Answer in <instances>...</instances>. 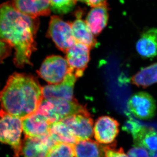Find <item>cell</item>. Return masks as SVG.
I'll use <instances>...</instances> for the list:
<instances>
[{
    "label": "cell",
    "instance_id": "cell-2",
    "mask_svg": "<svg viewBox=\"0 0 157 157\" xmlns=\"http://www.w3.org/2000/svg\"><path fill=\"white\" fill-rule=\"evenodd\" d=\"M43 99L42 88L33 77L14 73L0 92V113L22 119L36 112Z\"/></svg>",
    "mask_w": 157,
    "mask_h": 157
},
{
    "label": "cell",
    "instance_id": "cell-17",
    "mask_svg": "<svg viewBox=\"0 0 157 157\" xmlns=\"http://www.w3.org/2000/svg\"><path fill=\"white\" fill-rule=\"evenodd\" d=\"M81 12L76 13V18L72 23L73 35L76 42L86 45L90 48L95 47L98 45L97 39L88 28L86 21L82 19Z\"/></svg>",
    "mask_w": 157,
    "mask_h": 157
},
{
    "label": "cell",
    "instance_id": "cell-11",
    "mask_svg": "<svg viewBox=\"0 0 157 157\" xmlns=\"http://www.w3.org/2000/svg\"><path fill=\"white\" fill-rule=\"evenodd\" d=\"M119 124L113 118L107 116L101 117L96 121L94 128L95 138L99 144H111L119 132Z\"/></svg>",
    "mask_w": 157,
    "mask_h": 157
},
{
    "label": "cell",
    "instance_id": "cell-9",
    "mask_svg": "<svg viewBox=\"0 0 157 157\" xmlns=\"http://www.w3.org/2000/svg\"><path fill=\"white\" fill-rule=\"evenodd\" d=\"M90 49L86 45L76 42L66 52L69 71L77 78L82 76L87 67L90 60Z\"/></svg>",
    "mask_w": 157,
    "mask_h": 157
},
{
    "label": "cell",
    "instance_id": "cell-27",
    "mask_svg": "<svg viewBox=\"0 0 157 157\" xmlns=\"http://www.w3.org/2000/svg\"><path fill=\"white\" fill-rule=\"evenodd\" d=\"M141 125L134 121H129L123 126V130L132 135L135 134L140 128Z\"/></svg>",
    "mask_w": 157,
    "mask_h": 157
},
{
    "label": "cell",
    "instance_id": "cell-20",
    "mask_svg": "<svg viewBox=\"0 0 157 157\" xmlns=\"http://www.w3.org/2000/svg\"><path fill=\"white\" fill-rule=\"evenodd\" d=\"M49 134L57 143H63L74 145L78 141L67 125L62 121L51 124Z\"/></svg>",
    "mask_w": 157,
    "mask_h": 157
},
{
    "label": "cell",
    "instance_id": "cell-6",
    "mask_svg": "<svg viewBox=\"0 0 157 157\" xmlns=\"http://www.w3.org/2000/svg\"><path fill=\"white\" fill-rule=\"evenodd\" d=\"M69 72L66 59L59 56H52L42 63L38 74L50 84H56L61 82Z\"/></svg>",
    "mask_w": 157,
    "mask_h": 157
},
{
    "label": "cell",
    "instance_id": "cell-25",
    "mask_svg": "<svg viewBox=\"0 0 157 157\" xmlns=\"http://www.w3.org/2000/svg\"><path fill=\"white\" fill-rule=\"evenodd\" d=\"M128 157H151L150 152L144 147L135 145L128 153Z\"/></svg>",
    "mask_w": 157,
    "mask_h": 157
},
{
    "label": "cell",
    "instance_id": "cell-16",
    "mask_svg": "<svg viewBox=\"0 0 157 157\" xmlns=\"http://www.w3.org/2000/svg\"><path fill=\"white\" fill-rule=\"evenodd\" d=\"M137 53L144 58L157 56V28H153L144 32L136 45Z\"/></svg>",
    "mask_w": 157,
    "mask_h": 157
},
{
    "label": "cell",
    "instance_id": "cell-5",
    "mask_svg": "<svg viewBox=\"0 0 157 157\" xmlns=\"http://www.w3.org/2000/svg\"><path fill=\"white\" fill-rule=\"evenodd\" d=\"M48 36L59 49L65 52L76 42L71 23L65 21L56 15L51 17Z\"/></svg>",
    "mask_w": 157,
    "mask_h": 157
},
{
    "label": "cell",
    "instance_id": "cell-7",
    "mask_svg": "<svg viewBox=\"0 0 157 157\" xmlns=\"http://www.w3.org/2000/svg\"><path fill=\"white\" fill-rule=\"evenodd\" d=\"M50 134L42 137H25L14 157H46L49 150L56 144Z\"/></svg>",
    "mask_w": 157,
    "mask_h": 157
},
{
    "label": "cell",
    "instance_id": "cell-8",
    "mask_svg": "<svg viewBox=\"0 0 157 157\" xmlns=\"http://www.w3.org/2000/svg\"><path fill=\"white\" fill-rule=\"evenodd\" d=\"M127 106L129 111L140 119H151L154 117L156 112L155 99L145 92H139L132 95L129 98Z\"/></svg>",
    "mask_w": 157,
    "mask_h": 157
},
{
    "label": "cell",
    "instance_id": "cell-13",
    "mask_svg": "<svg viewBox=\"0 0 157 157\" xmlns=\"http://www.w3.org/2000/svg\"><path fill=\"white\" fill-rule=\"evenodd\" d=\"M22 124L25 137H42L49 135L51 123L36 112L22 118Z\"/></svg>",
    "mask_w": 157,
    "mask_h": 157
},
{
    "label": "cell",
    "instance_id": "cell-18",
    "mask_svg": "<svg viewBox=\"0 0 157 157\" xmlns=\"http://www.w3.org/2000/svg\"><path fill=\"white\" fill-rule=\"evenodd\" d=\"M132 136L135 145L146 148L151 156L157 151V132L154 129L142 125Z\"/></svg>",
    "mask_w": 157,
    "mask_h": 157
},
{
    "label": "cell",
    "instance_id": "cell-19",
    "mask_svg": "<svg viewBox=\"0 0 157 157\" xmlns=\"http://www.w3.org/2000/svg\"><path fill=\"white\" fill-rule=\"evenodd\" d=\"M74 147L76 157H104V146L90 139L78 141Z\"/></svg>",
    "mask_w": 157,
    "mask_h": 157
},
{
    "label": "cell",
    "instance_id": "cell-1",
    "mask_svg": "<svg viewBox=\"0 0 157 157\" xmlns=\"http://www.w3.org/2000/svg\"><path fill=\"white\" fill-rule=\"evenodd\" d=\"M38 17L21 13L11 1L0 5V39L15 49L14 64L22 68L31 65V56L36 49L35 37L39 28Z\"/></svg>",
    "mask_w": 157,
    "mask_h": 157
},
{
    "label": "cell",
    "instance_id": "cell-23",
    "mask_svg": "<svg viewBox=\"0 0 157 157\" xmlns=\"http://www.w3.org/2000/svg\"><path fill=\"white\" fill-rule=\"evenodd\" d=\"M51 9L54 13L65 14L72 11L75 5V0H49Z\"/></svg>",
    "mask_w": 157,
    "mask_h": 157
},
{
    "label": "cell",
    "instance_id": "cell-15",
    "mask_svg": "<svg viewBox=\"0 0 157 157\" xmlns=\"http://www.w3.org/2000/svg\"><path fill=\"white\" fill-rule=\"evenodd\" d=\"M109 19L107 4L94 7L88 14L86 23L95 36L101 33L107 26Z\"/></svg>",
    "mask_w": 157,
    "mask_h": 157
},
{
    "label": "cell",
    "instance_id": "cell-12",
    "mask_svg": "<svg viewBox=\"0 0 157 157\" xmlns=\"http://www.w3.org/2000/svg\"><path fill=\"white\" fill-rule=\"evenodd\" d=\"M76 78V76L69 71L61 82L42 88L43 98L73 100V89Z\"/></svg>",
    "mask_w": 157,
    "mask_h": 157
},
{
    "label": "cell",
    "instance_id": "cell-10",
    "mask_svg": "<svg viewBox=\"0 0 157 157\" xmlns=\"http://www.w3.org/2000/svg\"><path fill=\"white\" fill-rule=\"evenodd\" d=\"M62 121L78 141L89 140L94 134L93 121L89 113H77L70 116Z\"/></svg>",
    "mask_w": 157,
    "mask_h": 157
},
{
    "label": "cell",
    "instance_id": "cell-28",
    "mask_svg": "<svg viewBox=\"0 0 157 157\" xmlns=\"http://www.w3.org/2000/svg\"><path fill=\"white\" fill-rule=\"evenodd\" d=\"M75 1L76 2L79 1V2H83L93 8L96 6L107 4V0H75Z\"/></svg>",
    "mask_w": 157,
    "mask_h": 157
},
{
    "label": "cell",
    "instance_id": "cell-3",
    "mask_svg": "<svg viewBox=\"0 0 157 157\" xmlns=\"http://www.w3.org/2000/svg\"><path fill=\"white\" fill-rule=\"evenodd\" d=\"M36 112L45 117L50 123L60 121L77 113H89L77 101L58 99H42Z\"/></svg>",
    "mask_w": 157,
    "mask_h": 157
},
{
    "label": "cell",
    "instance_id": "cell-24",
    "mask_svg": "<svg viewBox=\"0 0 157 157\" xmlns=\"http://www.w3.org/2000/svg\"><path fill=\"white\" fill-rule=\"evenodd\" d=\"M116 143L107 146H104V155L103 157H128L124 152L123 149L116 148Z\"/></svg>",
    "mask_w": 157,
    "mask_h": 157
},
{
    "label": "cell",
    "instance_id": "cell-21",
    "mask_svg": "<svg viewBox=\"0 0 157 157\" xmlns=\"http://www.w3.org/2000/svg\"><path fill=\"white\" fill-rule=\"evenodd\" d=\"M132 84L146 88L157 83V63L144 68L131 79Z\"/></svg>",
    "mask_w": 157,
    "mask_h": 157
},
{
    "label": "cell",
    "instance_id": "cell-14",
    "mask_svg": "<svg viewBox=\"0 0 157 157\" xmlns=\"http://www.w3.org/2000/svg\"><path fill=\"white\" fill-rule=\"evenodd\" d=\"M11 2L16 10L31 17L48 16L51 11L49 0H12Z\"/></svg>",
    "mask_w": 157,
    "mask_h": 157
},
{
    "label": "cell",
    "instance_id": "cell-26",
    "mask_svg": "<svg viewBox=\"0 0 157 157\" xmlns=\"http://www.w3.org/2000/svg\"><path fill=\"white\" fill-rule=\"evenodd\" d=\"M11 48L10 45L0 39V63L10 56Z\"/></svg>",
    "mask_w": 157,
    "mask_h": 157
},
{
    "label": "cell",
    "instance_id": "cell-22",
    "mask_svg": "<svg viewBox=\"0 0 157 157\" xmlns=\"http://www.w3.org/2000/svg\"><path fill=\"white\" fill-rule=\"evenodd\" d=\"M74 145L58 143L52 146L46 157H76Z\"/></svg>",
    "mask_w": 157,
    "mask_h": 157
},
{
    "label": "cell",
    "instance_id": "cell-4",
    "mask_svg": "<svg viewBox=\"0 0 157 157\" xmlns=\"http://www.w3.org/2000/svg\"><path fill=\"white\" fill-rule=\"evenodd\" d=\"M0 117V143L8 144L16 152L22 141V119L3 113Z\"/></svg>",
    "mask_w": 157,
    "mask_h": 157
}]
</instances>
